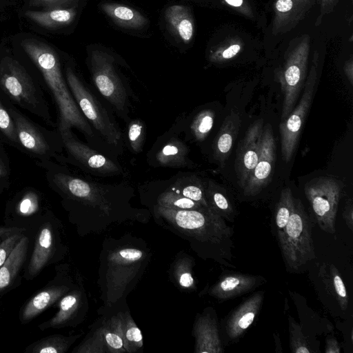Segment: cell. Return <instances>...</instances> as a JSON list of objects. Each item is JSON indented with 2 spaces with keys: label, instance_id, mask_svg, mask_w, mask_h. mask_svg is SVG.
Segmentation results:
<instances>
[{
  "label": "cell",
  "instance_id": "28",
  "mask_svg": "<svg viewBox=\"0 0 353 353\" xmlns=\"http://www.w3.org/2000/svg\"><path fill=\"white\" fill-rule=\"evenodd\" d=\"M194 265V259L181 251L176 254L170 264L168 270L170 279L178 288L183 291H195L196 284L193 274Z\"/></svg>",
  "mask_w": 353,
  "mask_h": 353
},
{
  "label": "cell",
  "instance_id": "10",
  "mask_svg": "<svg viewBox=\"0 0 353 353\" xmlns=\"http://www.w3.org/2000/svg\"><path fill=\"white\" fill-rule=\"evenodd\" d=\"M343 184L332 177L319 176L305 183L304 191L319 227L334 234L336 219Z\"/></svg>",
  "mask_w": 353,
  "mask_h": 353
},
{
  "label": "cell",
  "instance_id": "5",
  "mask_svg": "<svg viewBox=\"0 0 353 353\" xmlns=\"http://www.w3.org/2000/svg\"><path fill=\"white\" fill-rule=\"evenodd\" d=\"M44 89L17 60L10 57L0 59V95L54 127Z\"/></svg>",
  "mask_w": 353,
  "mask_h": 353
},
{
  "label": "cell",
  "instance_id": "31",
  "mask_svg": "<svg viewBox=\"0 0 353 353\" xmlns=\"http://www.w3.org/2000/svg\"><path fill=\"white\" fill-rule=\"evenodd\" d=\"M205 197L208 207L225 220L233 221L236 216L234 206L226 191L209 180L205 186Z\"/></svg>",
  "mask_w": 353,
  "mask_h": 353
},
{
  "label": "cell",
  "instance_id": "17",
  "mask_svg": "<svg viewBox=\"0 0 353 353\" xmlns=\"http://www.w3.org/2000/svg\"><path fill=\"white\" fill-rule=\"evenodd\" d=\"M50 210L39 191L26 188L18 192L6 205L4 223L7 227L23 228L30 232Z\"/></svg>",
  "mask_w": 353,
  "mask_h": 353
},
{
  "label": "cell",
  "instance_id": "29",
  "mask_svg": "<svg viewBox=\"0 0 353 353\" xmlns=\"http://www.w3.org/2000/svg\"><path fill=\"white\" fill-rule=\"evenodd\" d=\"M103 12L117 25L130 29H141L148 24V19L137 10L116 3L101 5Z\"/></svg>",
  "mask_w": 353,
  "mask_h": 353
},
{
  "label": "cell",
  "instance_id": "21",
  "mask_svg": "<svg viewBox=\"0 0 353 353\" xmlns=\"http://www.w3.org/2000/svg\"><path fill=\"white\" fill-rule=\"evenodd\" d=\"M194 353H221L223 346L219 334L217 316L212 307L197 314L193 325Z\"/></svg>",
  "mask_w": 353,
  "mask_h": 353
},
{
  "label": "cell",
  "instance_id": "14",
  "mask_svg": "<svg viewBox=\"0 0 353 353\" xmlns=\"http://www.w3.org/2000/svg\"><path fill=\"white\" fill-rule=\"evenodd\" d=\"M55 275L48 283L35 293L20 308L19 319L26 325L40 315L61 299L74 285L77 270L69 263L57 264Z\"/></svg>",
  "mask_w": 353,
  "mask_h": 353
},
{
  "label": "cell",
  "instance_id": "24",
  "mask_svg": "<svg viewBox=\"0 0 353 353\" xmlns=\"http://www.w3.org/2000/svg\"><path fill=\"white\" fill-rule=\"evenodd\" d=\"M30 245L26 233L0 268V299L21 283V272L27 261Z\"/></svg>",
  "mask_w": 353,
  "mask_h": 353
},
{
  "label": "cell",
  "instance_id": "3",
  "mask_svg": "<svg viewBox=\"0 0 353 353\" xmlns=\"http://www.w3.org/2000/svg\"><path fill=\"white\" fill-rule=\"evenodd\" d=\"M149 211L157 224L186 240L202 259L235 268L233 228L210 208L174 210L152 205Z\"/></svg>",
  "mask_w": 353,
  "mask_h": 353
},
{
  "label": "cell",
  "instance_id": "11",
  "mask_svg": "<svg viewBox=\"0 0 353 353\" xmlns=\"http://www.w3.org/2000/svg\"><path fill=\"white\" fill-rule=\"evenodd\" d=\"M310 37L303 35L290 51L279 75L283 102L281 119L285 120L294 108L304 87L310 54Z\"/></svg>",
  "mask_w": 353,
  "mask_h": 353
},
{
  "label": "cell",
  "instance_id": "48",
  "mask_svg": "<svg viewBox=\"0 0 353 353\" xmlns=\"http://www.w3.org/2000/svg\"><path fill=\"white\" fill-rule=\"evenodd\" d=\"M226 3L236 8L242 14L246 16H252V13L250 7L245 3L244 0H224Z\"/></svg>",
  "mask_w": 353,
  "mask_h": 353
},
{
  "label": "cell",
  "instance_id": "27",
  "mask_svg": "<svg viewBox=\"0 0 353 353\" xmlns=\"http://www.w3.org/2000/svg\"><path fill=\"white\" fill-rule=\"evenodd\" d=\"M165 19L168 30L183 43H188L194 32V19L190 8L183 5L167 8Z\"/></svg>",
  "mask_w": 353,
  "mask_h": 353
},
{
  "label": "cell",
  "instance_id": "35",
  "mask_svg": "<svg viewBox=\"0 0 353 353\" xmlns=\"http://www.w3.org/2000/svg\"><path fill=\"white\" fill-rule=\"evenodd\" d=\"M123 339L125 353L142 352L143 341L141 331L133 319L128 307L123 310Z\"/></svg>",
  "mask_w": 353,
  "mask_h": 353
},
{
  "label": "cell",
  "instance_id": "26",
  "mask_svg": "<svg viewBox=\"0 0 353 353\" xmlns=\"http://www.w3.org/2000/svg\"><path fill=\"white\" fill-rule=\"evenodd\" d=\"M241 118L234 110L225 118L222 125L214 138L212 150L214 160L223 167L232 149L234 142L238 136Z\"/></svg>",
  "mask_w": 353,
  "mask_h": 353
},
{
  "label": "cell",
  "instance_id": "37",
  "mask_svg": "<svg viewBox=\"0 0 353 353\" xmlns=\"http://www.w3.org/2000/svg\"><path fill=\"white\" fill-rule=\"evenodd\" d=\"M0 139L20 150L14 122L9 111L7 101L0 95Z\"/></svg>",
  "mask_w": 353,
  "mask_h": 353
},
{
  "label": "cell",
  "instance_id": "20",
  "mask_svg": "<svg viewBox=\"0 0 353 353\" xmlns=\"http://www.w3.org/2000/svg\"><path fill=\"white\" fill-rule=\"evenodd\" d=\"M263 131V120L260 119L248 129L236 151L234 170L241 188L244 187L249 175L258 162Z\"/></svg>",
  "mask_w": 353,
  "mask_h": 353
},
{
  "label": "cell",
  "instance_id": "2",
  "mask_svg": "<svg viewBox=\"0 0 353 353\" xmlns=\"http://www.w3.org/2000/svg\"><path fill=\"white\" fill-rule=\"evenodd\" d=\"M152 254V248L143 239L130 233L104 239L97 282L103 303L97 311L99 314L128 307L127 297L143 276Z\"/></svg>",
  "mask_w": 353,
  "mask_h": 353
},
{
  "label": "cell",
  "instance_id": "18",
  "mask_svg": "<svg viewBox=\"0 0 353 353\" xmlns=\"http://www.w3.org/2000/svg\"><path fill=\"white\" fill-rule=\"evenodd\" d=\"M70 161L91 173L119 174L121 169L110 159L81 142L71 130L59 132Z\"/></svg>",
  "mask_w": 353,
  "mask_h": 353
},
{
  "label": "cell",
  "instance_id": "13",
  "mask_svg": "<svg viewBox=\"0 0 353 353\" xmlns=\"http://www.w3.org/2000/svg\"><path fill=\"white\" fill-rule=\"evenodd\" d=\"M114 62V58L105 52L97 50L91 53V73L95 86L118 114L124 117L128 112L129 93Z\"/></svg>",
  "mask_w": 353,
  "mask_h": 353
},
{
  "label": "cell",
  "instance_id": "42",
  "mask_svg": "<svg viewBox=\"0 0 353 353\" xmlns=\"http://www.w3.org/2000/svg\"><path fill=\"white\" fill-rule=\"evenodd\" d=\"M128 137L132 150L138 153L142 150L145 139L143 123L139 120H133L128 126Z\"/></svg>",
  "mask_w": 353,
  "mask_h": 353
},
{
  "label": "cell",
  "instance_id": "41",
  "mask_svg": "<svg viewBox=\"0 0 353 353\" xmlns=\"http://www.w3.org/2000/svg\"><path fill=\"white\" fill-rule=\"evenodd\" d=\"M214 120V112L210 109L201 111L191 124L194 138L199 141L204 140L211 131Z\"/></svg>",
  "mask_w": 353,
  "mask_h": 353
},
{
  "label": "cell",
  "instance_id": "40",
  "mask_svg": "<svg viewBox=\"0 0 353 353\" xmlns=\"http://www.w3.org/2000/svg\"><path fill=\"white\" fill-rule=\"evenodd\" d=\"M288 325L291 352L294 353L314 352L302 332L301 326L291 316H288Z\"/></svg>",
  "mask_w": 353,
  "mask_h": 353
},
{
  "label": "cell",
  "instance_id": "16",
  "mask_svg": "<svg viewBox=\"0 0 353 353\" xmlns=\"http://www.w3.org/2000/svg\"><path fill=\"white\" fill-rule=\"evenodd\" d=\"M55 305L58 308L57 312L52 317L38 325L40 330L74 327L85 320L89 310V302L83 279L79 271L77 272L72 288Z\"/></svg>",
  "mask_w": 353,
  "mask_h": 353
},
{
  "label": "cell",
  "instance_id": "34",
  "mask_svg": "<svg viewBox=\"0 0 353 353\" xmlns=\"http://www.w3.org/2000/svg\"><path fill=\"white\" fill-rule=\"evenodd\" d=\"M188 153L186 145L181 140L173 138L159 150L156 159L163 166L181 167L186 165Z\"/></svg>",
  "mask_w": 353,
  "mask_h": 353
},
{
  "label": "cell",
  "instance_id": "33",
  "mask_svg": "<svg viewBox=\"0 0 353 353\" xmlns=\"http://www.w3.org/2000/svg\"><path fill=\"white\" fill-rule=\"evenodd\" d=\"M320 274L328 292L335 298L341 309L346 310L349 296L338 269L334 264L323 263Z\"/></svg>",
  "mask_w": 353,
  "mask_h": 353
},
{
  "label": "cell",
  "instance_id": "49",
  "mask_svg": "<svg viewBox=\"0 0 353 353\" xmlns=\"http://www.w3.org/2000/svg\"><path fill=\"white\" fill-rule=\"evenodd\" d=\"M325 352L326 353H339L341 352L340 346L337 341L334 338H330L326 341Z\"/></svg>",
  "mask_w": 353,
  "mask_h": 353
},
{
  "label": "cell",
  "instance_id": "1",
  "mask_svg": "<svg viewBox=\"0 0 353 353\" xmlns=\"http://www.w3.org/2000/svg\"><path fill=\"white\" fill-rule=\"evenodd\" d=\"M40 164L46 169L49 185L61 197L68 221L79 236L102 233L126 222L146 224L150 221L149 210L132 205V188L85 180L61 171L51 161Z\"/></svg>",
  "mask_w": 353,
  "mask_h": 353
},
{
  "label": "cell",
  "instance_id": "45",
  "mask_svg": "<svg viewBox=\"0 0 353 353\" xmlns=\"http://www.w3.org/2000/svg\"><path fill=\"white\" fill-rule=\"evenodd\" d=\"M3 143L0 139V194L7 190L10 185V168Z\"/></svg>",
  "mask_w": 353,
  "mask_h": 353
},
{
  "label": "cell",
  "instance_id": "43",
  "mask_svg": "<svg viewBox=\"0 0 353 353\" xmlns=\"http://www.w3.org/2000/svg\"><path fill=\"white\" fill-rule=\"evenodd\" d=\"M25 233V230H21L6 236L0 241V268Z\"/></svg>",
  "mask_w": 353,
  "mask_h": 353
},
{
  "label": "cell",
  "instance_id": "25",
  "mask_svg": "<svg viewBox=\"0 0 353 353\" xmlns=\"http://www.w3.org/2000/svg\"><path fill=\"white\" fill-rule=\"evenodd\" d=\"M316 0H276L272 24L274 34H282L294 29L305 17Z\"/></svg>",
  "mask_w": 353,
  "mask_h": 353
},
{
  "label": "cell",
  "instance_id": "7",
  "mask_svg": "<svg viewBox=\"0 0 353 353\" xmlns=\"http://www.w3.org/2000/svg\"><path fill=\"white\" fill-rule=\"evenodd\" d=\"M277 239L288 271L299 272L316 259L311 220L301 200L294 198L293 212Z\"/></svg>",
  "mask_w": 353,
  "mask_h": 353
},
{
  "label": "cell",
  "instance_id": "30",
  "mask_svg": "<svg viewBox=\"0 0 353 353\" xmlns=\"http://www.w3.org/2000/svg\"><path fill=\"white\" fill-rule=\"evenodd\" d=\"M77 12L73 8H54L43 11L27 10L26 17L38 25L55 29L70 24L75 18Z\"/></svg>",
  "mask_w": 353,
  "mask_h": 353
},
{
  "label": "cell",
  "instance_id": "47",
  "mask_svg": "<svg viewBox=\"0 0 353 353\" xmlns=\"http://www.w3.org/2000/svg\"><path fill=\"white\" fill-rule=\"evenodd\" d=\"M343 219L347 228L353 231V203L352 199H349L345 203Z\"/></svg>",
  "mask_w": 353,
  "mask_h": 353
},
{
  "label": "cell",
  "instance_id": "8",
  "mask_svg": "<svg viewBox=\"0 0 353 353\" xmlns=\"http://www.w3.org/2000/svg\"><path fill=\"white\" fill-rule=\"evenodd\" d=\"M6 101L15 124L19 150L39 160V163L50 161L52 158L57 160L60 158L63 146L57 129L49 130L43 128L26 117L18 108Z\"/></svg>",
  "mask_w": 353,
  "mask_h": 353
},
{
  "label": "cell",
  "instance_id": "12",
  "mask_svg": "<svg viewBox=\"0 0 353 353\" xmlns=\"http://www.w3.org/2000/svg\"><path fill=\"white\" fill-rule=\"evenodd\" d=\"M123 310L99 314L72 353H125Z\"/></svg>",
  "mask_w": 353,
  "mask_h": 353
},
{
  "label": "cell",
  "instance_id": "46",
  "mask_svg": "<svg viewBox=\"0 0 353 353\" xmlns=\"http://www.w3.org/2000/svg\"><path fill=\"white\" fill-rule=\"evenodd\" d=\"M73 0H32V6L41 7L45 10L54 8H66Z\"/></svg>",
  "mask_w": 353,
  "mask_h": 353
},
{
  "label": "cell",
  "instance_id": "36",
  "mask_svg": "<svg viewBox=\"0 0 353 353\" xmlns=\"http://www.w3.org/2000/svg\"><path fill=\"white\" fill-rule=\"evenodd\" d=\"M169 190L209 208L205 197V185L196 178L178 180Z\"/></svg>",
  "mask_w": 353,
  "mask_h": 353
},
{
  "label": "cell",
  "instance_id": "19",
  "mask_svg": "<svg viewBox=\"0 0 353 353\" xmlns=\"http://www.w3.org/2000/svg\"><path fill=\"white\" fill-rule=\"evenodd\" d=\"M276 160V144L270 124L263 131L261 147L258 162L242 188L247 196H254L265 188L272 180Z\"/></svg>",
  "mask_w": 353,
  "mask_h": 353
},
{
  "label": "cell",
  "instance_id": "22",
  "mask_svg": "<svg viewBox=\"0 0 353 353\" xmlns=\"http://www.w3.org/2000/svg\"><path fill=\"white\" fill-rule=\"evenodd\" d=\"M265 282L266 280L259 275L240 273L226 274L201 292L217 300L225 301L253 291Z\"/></svg>",
  "mask_w": 353,
  "mask_h": 353
},
{
  "label": "cell",
  "instance_id": "23",
  "mask_svg": "<svg viewBox=\"0 0 353 353\" xmlns=\"http://www.w3.org/2000/svg\"><path fill=\"white\" fill-rule=\"evenodd\" d=\"M264 299V292L259 291L242 302L228 317L225 332L229 341L239 339L259 314Z\"/></svg>",
  "mask_w": 353,
  "mask_h": 353
},
{
  "label": "cell",
  "instance_id": "6",
  "mask_svg": "<svg viewBox=\"0 0 353 353\" xmlns=\"http://www.w3.org/2000/svg\"><path fill=\"white\" fill-rule=\"evenodd\" d=\"M30 232L34 233L33 249L23 274L27 281L38 276L48 266L63 261L69 252L63 224L50 210Z\"/></svg>",
  "mask_w": 353,
  "mask_h": 353
},
{
  "label": "cell",
  "instance_id": "9",
  "mask_svg": "<svg viewBox=\"0 0 353 353\" xmlns=\"http://www.w3.org/2000/svg\"><path fill=\"white\" fill-rule=\"evenodd\" d=\"M65 77L74 99L87 121L108 143L118 146L121 133L106 109L72 68H66Z\"/></svg>",
  "mask_w": 353,
  "mask_h": 353
},
{
  "label": "cell",
  "instance_id": "51",
  "mask_svg": "<svg viewBox=\"0 0 353 353\" xmlns=\"http://www.w3.org/2000/svg\"><path fill=\"white\" fill-rule=\"evenodd\" d=\"M21 230L25 229L14 227H7L6 225H0V241L6 236Z\"/></svg>",
  "mask_w": 353,
  "mask_h": 353
},
{
  "label": "cell",
  "instance_id": "15",
  "mask_svg": "<svg viewBox=\"0 0 353 353\" xmlns=\"http://www.w3.org/2000/svg\"><path fill=\"white\" fill-rule=\"evenodd\" d=\"M317 57L314 56L303 95L289 116L279 125L281 155L288 163L296 148L304 121L310 108L317 79Z\"/></svg>",
  "mask_w": 353,
  "mask_h": 353
},
{
  "label": "cell",
  "instance_id": "32",
  "mask_svg": "<svg viewBox=\"0 0 353 353\" xmlns=\"http://www.w3.org/2000/svg\"><path fill=\"white\" fill-rule=\"evenodd\" d=\"M83 332L72 335L55 334L43 337L28 345L24 353H65L83 335Z\"/></svg>",
  "mask_w": 353,
  "mask_h": 353
},
{
  "label": "cell",
  "instance_id": "4",
  "mask_svg": "<svg viewBox=\"0 0 353 353\" xmlns=\"http://www.w3.org/2000/svg\"><path fill=\"white\" fill-rule=\"evenodd\" d=\"M21 46L39 70L56 103L59 115L57 130L76 128L85 136L92 137V129L73 98L55 51L48 45L32 39L24 40Z\"/></svg>",
  "mask_w": 353,
  "mask_h": 353
},
{
  "label": "cell",
  "instance_id": "52",
  "mask_svg": "<svg viewBox=\"0 0 353 353\" xmlns=\"http://www.w3.org/2000/svg\"><path fill=\"white\" fill-rule=\"evenodd\" d=\"M344 71L350 81V83L353 84V63L352 59L346 62L344 66Z\"/></svg>",
  "mask_w": 353,
  "mask_h": 353
},
{
  "label": "cell",
  "instance_id": "39",
  "mask_svg": "<svg viewBox=\"0 0 353 353\" xmlns=\"http://www.w3.org/2000/svg\"><path fill=\"white\" fill-rule=\"evenodd\" d=\"M294 205V197L290 188L283 189L281 193L275 209V224L276 233H280L285 227Z\"/></svg>",
  "mask_w": 353,
  "mask_h": 353
},
{
  "label": "cell",
  "instance_id": "38",
  "mask_svg": "<svg viewBox=\"0 0 353 353\" xmlns=\"http://www.w3.org/2000/svg\"><path fill=\"white\" fill-rule=\"evenodd\" d=\"M153 205L174 210H198L206 208L169 189L160 193Z\"/></svg>",
  "mask_w": 353,
  "mask_h": 353
},
{
  "label": "cell",
  "instance_id": "50",
  "mask_svg": "<svg viewBox=\"0 0 353 353\" xmlns=\"http://www.w3.org/2000/svg\"><path fill=\"white\" fill-rule=\"evenodd\" d=\"M337 0H322L321 4V16L332 11Z\"/></svg>",
  "mask_w": 353,
  "mask_h": 353
},
{
  "label": "cell",
  "instance_id": "44",
  "mask_svg": "<svg viewBox=\"0 0 353 353\" xmlns=\"http://www.w3.org/2000/svg\"><path fill=\"white\" fill-rule=\"evenodd\" d=\"M241 50V45L234 42L218 48L210 55V60L212 62L220 63L228 61L236 56Z\"/></svg>",
  "mask_w": 353,
  "mask_h": 353
}]
</instances>
